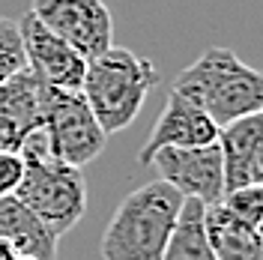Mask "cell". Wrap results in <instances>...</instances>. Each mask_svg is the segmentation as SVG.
<instances>
[{
    "label": "cell",
    "instance_id": "cell-9",
    "mask_svg": "<svg viewBox=\"0 0 263 260\" xmlns=\"http://www.w3.org/2000/svg\"><path fill=\"white\" fill-rule=\"evenodd\" d=\"M45 90L48 87L27 66L0 84V150L18 153L27 135L42 129Z\"/></svg>",
    "mask_w": 263,
    "mask_h": 260
},
{
    "label": "cell",
    "instance_id": "cell-16",
    "mask_svg": "<svg viewBox=\"0 0 263 260\" xmlns=\"http://www.w3.org/2000/svg\"><path fill=\"white\" fill-rule=\"evenodd\" d=\"M221 203L230 212H236L239 218H246L248 225H260L263 218V185H239V189H230L224 192Z\"/></svg>",
    "mask_w": 263,
    "mask_h": 260
},
{
    "label": "cell",
    "instance_id": "cell-18",
    "mask_svg": "<svg viewBox=\"0 0 263 260\" xmlns=\"http://www.w3.org/2000/svg\"><path fill=\"white\" fill-rule=\"evenodd\" d=\"M0 260H30V257H21V254H15V251H9L6 245H0Z\"/></svg>",
    "mask_w": 263,
    "mask_h": 260
},
{
    "label": "cell",
    "instance_id": "cell-1",
    "mask_svg": "<svg viewBox=\"0 0 263 260\" xmlns=\"http://www.w3.org/2000/svg\"><path fill=\"white\" fill-rule=\"evenodd\" d=\"M174 93L195 102L218 129L263 111V75L224 45L206 48L185 66L174 81Z\"/></svg>",
    "mask_w": 263,
    "mask_h": 260
},
{
    "label": "cell",
    "instance_id": "cell-6",
    "mask_svg": "<svg viewBox=\"0 0 263 260\" xmlns=\"http://www.w3.org/2000/svg\"><path fill=\"white\" fill-rule=\"evenodd\" d=\"M30 12L84 60H93L114 45V18L105 0H33Z\"/></svg>",
    "mask_w": 263,
    "mask_h": 260
},
{
    "label": "cell",
    "instance_id": "cell-3",
    "mask_svg": "<svg viewBox=\"0 0 263 260\" xmlns=\"http://www.w3.org/2000/svg\"><path fill=\"white\" fill-rule=\"evenodd\" d=\"M18 156L24 162V174L15 197L30 212H36L57 236H63L87 212V179L81 168H72L51 156L42 129L27 135Z\"/></svg>",
    "mask_w": 263,
    "mask_h": 260
},
{
    "label": "cell",
    "instance_id": "cell-14",
    "mask_svg": "<svg viewBox=\"0 0 263 260\" xmlns=\"http://www.w3.org/2000/svg\"><path fill=\"white\" fill-rule=\"evenodd\" d=\"M203 210L206 207L200 200L182 197L180 215L171 230L162 260H215L210 239H206V228H203Z\"/></svg>",
    "mask_w": 263,
    "mask_h": 260
},
{
    "label": "cell",
    "instance_id": "cell-7",
    "mask_svg": "<svg viewBox=\"0 0 263 260\" xmlns=\"http://www.w3.org/2000/svg\"><path fill=\"white\" fill-rule=\"evenodd\" d=\"M147 168H153L162 182L174 185L182 197H195L203 207H213L224 197V168L218 144L210 146H164Z\"/></svg>",
    "mask_w": 263,
    "mask_h": 260
},
{
    "label": "cell",
    "instance_id": "cell-13",
    "mask_svg": "<svg viewBox=\"0 0 263 260\" xmlns=\"http://www.w3.org/2000/svg\"><path fill=\"white\" fill-rule=\"evenodd\" d=\"M203 228L215 260H263L257 228L230 212L221 200L203 210Z\"/></svg>",
    "mask_w": 263,
    "mask_h": 260
},
{
    "label": "cell",
    "instance_id": "cell-4",
    "mask_svg": "<svg viewBox=\"0 0 263 260\" xmlns=\"http://www.w3.org/2000/svg\"><path fill=\"white\" fill-rule=\"evenodd\" d=\"M159 84L153 60L138 57L135 51L111 45L105 54L87 60L81 81V96L105 135L129 129L138 120L149 90Z\"/></svg>",
    "mask_w": 263,
    "mask_h": 260
},
{
    "label": "cell",
    "instance_id": "cell-15",
    "mask_svg": "<svg viewBox=\"0 0 263 260\" xmlns=\"http://www.w3.org/2000/svg\"><path fill=\"white\" fill-rule=\"evenodd\" d=\"M24 66H27V60H24V48H21L18 24L12 18L0 15V84L9 81Z\"/></svg>",
    "mask_w": 263,
    "mask_h": 260
},
{
    "label": "cell",
    "instance_id": "cell-19",
    "mask_svg": "<svg viewBox=\"0 0 263 260\" xmlns=\"http://www.w3.org/2000/svg\"><path fill=\"white\" fill-rule=\"evenodd\" d=\"M257 236H260V243H263V218H260V225H257Z\"/></svg>",
    "mask_w": 263,
    "mask_h": 260
},
{
    "label": "cell",
    "instance_id": "cell-8",
    "mask_svg": "<svg viewBox=\"0 0 263 260\" xmlns=\"http://www.w3.org/2000/svg\"><path fill=\"white\" fill-rule=\"evenodd\" d=\"M18 36H21V48H24V60L27 69L45 87H57V90H81L84 72H87V60L75 48H69L63 39H57L48 27L39 24V18L30 9L15 21Z\"/></svg>",
    "mask_w": 263,
    "mask_h": 260
},
{
    "label": "cell",
    "instance_id": "cell-5",
    "mask_svg": "<svg viewBox=\"0 0 263 260\" xmlns=\"http://www.w3.org/2000/svg\"><path fill=\"white\" fill-rule=\"evenodd\" d=\"M42 132L51 156L72 168L90 164L96 156H102L108 144V135L102 132L90 105L84 102L81 90H57V87L45 90Z\"/></svg>",
    "mask_w": 263,
    "mask_h": 260
},
{
    "label": "cell",
    "instance_id": "cell-11",
    "mask_svg": "<svg viewBox=\"0 0 263 260\" xmlns=\"http://www.w3.org/2000/svg\"><path fill=\"white\" fill-rule=\"evenodd\" d=\"M224 168V192L239 185H263V111L239 117L218 129Z\"/></svg>",
    "mask_w": 263,
    "mask_h": 260
},
{
    "label": "cell",
    "instance_id": "cell-10",
    "mask_svg": "<svg viewBox=\"0 0 263 260\" xmlns=\"http://www.w3.org/2000/svg\"><path fill=\"white\" fill-rule=\"evenodd\" d=\"M215 141H218V126L195 102H189L185 96L171 90L149 138L138 153V162L149 164V159L164 146H210Z\"/></svg>",
    "mask_w": 263,
    "mask_h": 260
},
{
    "label": "cell",
    "instance_id": "cell-17",
    "mask_svg": "<svg viewBox=\"0 0 263 260\" xmlns=\"http://www.w3.org/2000/svg\"><path fill=\"white\" fill-rule=\"evenodd\" d=\"M21 174H24L21 156L9 153V150H0V197L15 195L18 182H21Z\"/></svg>",
    "mask_w": 263,
    "mask_h": 260
},
{
    "label": "cell",
    "instance_id": "cell-2",
    "mask_svg": "<svg viewBox=\"0 0 263 260\" xmlns=\"http://www.w3.org/2000/svg\"><path fill=\"white\" fill-rule=\"evenodd\" d=\"M180 207L182 195L162 179L129 192L102 233V260H162Z\"/></svg>",
    "mask_w": 263,
    "mask_h": 260
},
{
    "label": "cell",
    "instance_id": "cell-12",
    "mask_svg": "<svg viewBox=\"0 0 263 260\" xmlns=\"http://www.w3.org/2000/svg\"><path fill=\"white\" fill-rule=\"evenodd\" d=\"M0 245L30 260H57L60 236L15 195L0 197Z\"/></svg>",
    "mask_w": 263,
    "mask_h": 260
}]
</instances>
